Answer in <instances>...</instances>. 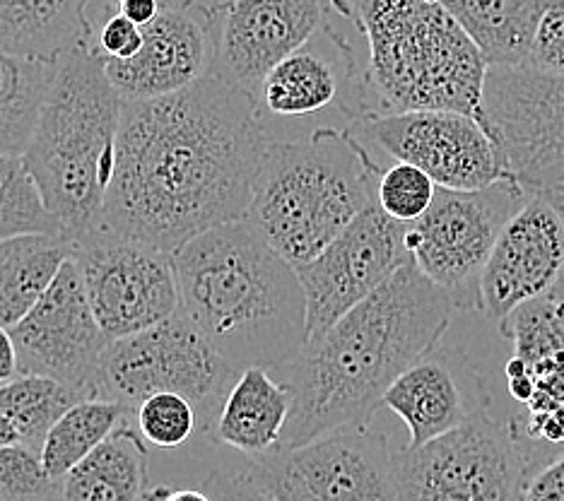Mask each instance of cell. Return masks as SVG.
I'll return each mask as SVG.
<instances>
[{
	"instance_id": "1",
	"label": "cell",
	"mask_w": 564,
	"mask_h": 501,
	"mask_svg": "<svg viewBox=\"0 0 564 501\" xmlns=\"http://www.w3.org/2000/svg\"><path fill=\"white\" fill-rule=\"evenodd\" d=\"M271 138L259 101L215 75L123 101L105 229L174 253L243 220Z\"/></svg>"
},
{
	"instance_id": "2",
	"label": "cell",
	"mask_w": 564,
	"mask_h": 501,
	"mask_svg": "<svg viewBox=\"0 0 564 501\" xmlns=\"http://www.w3.org/2000/svg\"><path fill=\"white\" fill-rule=\"evenodd\" d=\"M456 306L410 261L381 287L306 342L275 371L292 393L280 448L304 446L350 424H369L383 395L417 359L437 350Z\"/></svg>"
},
{
	"instance_id": "3",
	"label": "cell",
	"mask_w": 564,
	"mask_h": 501,
	"mask_svg": "<svg viewBox=\"0 0 564 501\" xmlns=\"http://www.w3.org/2000/svg\"><path fill=\"white\" fill-rule=\"evenodd\" d=\"M182 312L239 374L280 371L306 347V294L297 268L247 220L203 231L174 253Z\"/></svg>"
},
{
	"instance_id": "4",
	"label": "cell",
	"mask_w": 564,
	"mask_h": 501,
	"mask_svg": "<svg viewBox=\"0 0 564 501\" xmlns=\"http://www.w3.org/2000/svg\"><path fill=\"white\" fill-rule=\"evenodd\" d=\"M109 58L89 42L56 63L22 160L61 235L73 243L105 227L107 193L117 170L123 97Z\"/></svg>"
},
{
	"instance_id": "5",
	"label": "cell",
	"mask_w": 564,
	"mask_h": 501,
	"mask_svg": "<svg viewBox=\"0 0 564 501\" xmlns=\"http://www.w3.org/2000/svg\"><path fill=\"white\" fill-rule=\"evenodd\" d=\"M328 3L367 42L365 83L371 116L446 109L482 123V87L490 66L437 0Z\"/></svg>"
},
{
	"instance_id": "6",
	"label": "cell",
	"mask_w": 564,
	"mask_h": 501,
	"mask_svg": "<svg viewBox=\"0 0 564 501\" xmlns=\"http://www.w3.org/2000/svg\"><path fill=\"white\" fill-rule=\"evenodd\" d=\"M381 174L383 166L350 128L271 138L243 220L300 268L377 200Z\"/></svg>"
},
{
	"instance_id": "7",
	"label": "cell",
	"mask_w": 564,
	"mask_h": 501,
	"mask_svg": "<svg viewBox=\"0 0 564 501\" xmlns=\"http://www.w3.org/2000/svg\"><path fill=\"white\" fill-rule=\"evenodd\" d=\"M523 424L480 413L464 427L395 454L403 501H523L535 472Z\"/></svg>"
},
{
	"instance_id": "8",
	"label": "cell",
	"mask_w": 564,
	"mask_h": 501,
	"mask_svg": "<svg viewBox=\"0 0 564 501\" xmlns=\"http://www.w3.org/2000/svg\"><path fill=\"white\" fill-rule=\"evenodd\" d=\"M531 198L533 190L511 176L476 190L437 188L430 210L408 225L413 263L456 312H480L482 270L507 222Z\"/></svg>"
},
{
	"instance_id": "9",
	"label": "cell",
	"mask_w": 564,
	"mask_h": 501,
	"mask_svg": "<svg viewBox=\"0 0 564 501\" xmlns=\"http://www.w3.org/2000/svg\"><path fill=\"white\" fill-rule=\"evenodd\" d=\"M239 371L178 308L162 324L111 340L101 359V397L138 410L155 393H178L196 407L223 405Z\"/></svg>"
},
{
	"instance_id": "10",
	"label": "cell",
	"mask_w": 564,
	"mask_h": 501,
	"mask_svg": "<svg viewBox=\"0 0 564 501\" xmlns=\"http://www.w3.org/2000/svg\"><path fill=\"white\" fill-rule=\"evenodd\" d=\"M249 475L275 501H403L395 454L369 424L253 458Z\"/></svg>"
},
{
	"instance_id": "11",
	"label": "cell",
	"mask_w": 564,
	"mask_h": 501,
	"mask_svg": "<svg viewBox=\"0 0 564 501\" xmlns=\"http://www.w3.org/2000/svg\"><path fill=\"white\" fill-rule=\"evenodd\" d=\"M482 126L502 152L507 176L533 193L564 184V75L490 66Z\"/></svg>"
},
{
	"instance_id": "12",
	"label": "cell",
	"mask_w": 564,
	"mask_h": 501,
	"mask_svg": "<svg viewBox=\"0 0 564 501\" xmlns=\"http://www.w3.org/2000/svg\"><path fill=\"white\" fill-rule=\"evenodd\" d=\"M87 299L99 328L119 340L162 324L182 308L174 255L101 227L75 243Z\"/></svg>"
},
{
	"instance_id": "13",
	"label": "cell",
	"mask_w": 564,
	"mask_h": 501,
	"mask_svg": "<svg viewBox=\"0 0 564 501\" xmlns=\"http://www.w3.org/2000/svg\"><path fill=\"white\" fill-rule=\"evenodd\" d=\"M350 131L391 160L413 164L440 188L476 190L507 176V164L485 126L468 113L425 109L369 116Z\"/></svg>"
},
{
	"instance_id": "14",
	"label": "cell",
	"mask_w": 564,
	"mask_h": 501,
	"mask_svg": "<svg viewBox=\"0 0 564 501\" xmlns=\"http://www.w3.org/2000/svg\"><path fill=\"white\" fill-rule=\"evenodd\" d=\"M410 261L408 225L375 200L316 259L297 268L306 294V342L324 336Z\"/></svg>"
},
{
	"instance_id": "15",
	"label": "cell",
	"mask_w": 564,
	"mask_h": 501,
	"mask_svg": "<svg viewBox=\"0 0 564 501\" xmlns=\"http://www.w3.org/2000/svg\"><path fill=\"white\" fill-rule=\"evenodd\" d=\"M20 374H40L101 397V359L109 338L99 328L75 259L61 265L42 299L10 328Z\"/></svg>"
},
{
	"instance_id": "16",
	"label": "cell",
	"mask_w": 564,
	"mask_h": 501,
	"mask_svg": "<svg viewBox=\"0 0 564 501\" xmlns=\"http://www.w3.org/2000/svg\"><path fill=\"white\" fill-rule=\"evenodd\" d=\"M326 22L324 0H223L215 6L210 75L256 99L265 75Z\"/></svg>"
},
{
	"instance_id": "17",
	"label": "cell",
	"mask_w": 564,
	"mask_h": 501,
	"mask_svg": "<svg viewBox=\"0 0 564 501\" xmlns=\"http://www.w3.org/2000/svg\"><path fill=\"white\" fill-rule=\"evenodd\" d=\"M215 6L205 0H162L158 20L143 28V48L107 70L123 101L158 99L213 73Z\"/></svg>"
},
{
	"instance_id": "18",
	"label": "cell",
	"mask_w": 564,
	"mask_h": 501,
	"mask_svg": "<svg viewBox=\"0 0 564 501\" xmlns=\"http://www.w3.org/2000/svg\"><path fill=\"white\" fill-rule=\"evenodd\" d=\"M256 101L263 121L268 113L310 119L330 107H338L352 123L371 116L365 73L357 68L352 46L330 22L265 75Z\"/></svg>"
},
{
	"instance_id": "19",
	"label": "cell",
	"mask_w": 564,
	"mask_h": 501,
	"mask_svg": "<svg viewBox=\"0 0 564 501\" xmlns=\"http://www.w3.org/2000/svg\"><path fill=\"white\" fill-rule=\"evenodd\" d=\"M564 270V222L543 193L511 217L482 270L480 312L502 320L517 306L555 292Z\"/></svg>"
},
{
	"instance_id": "20",
	"label": "cell",
	"mask_w": 564,
	"mask_h": 501,
	"mask_svg": "<svg viewBox=\"0 0 564 501\" xmlns=\"http://www.w3.org/2000/svg\"><path fill=\"white\" fill-rule=\"evenodd\" d=\"M381 407L403 420L410 434L408 446H422L487 413L490 393L476 367L437 347L393 381Z\"/></svg>"
},
{
	"instance_id": "21",
	"label": "cell",
	"mask_w": 564,
	"mask_h": 501,
	"mask_svg": "<svg viewBox=\"0 0 564 501\" xmlns=\"http://www.w3.org/2000/svg\"><path fill=\"white\" fill-rule=\"evenodd\" d=\"M95 0H0V54L58 63L95 42Z\"/></svg>"
},
{
	"instance_id": "22",
	"label": "cell",
	"mask_w": 564,
	"mask_h": 501,
	"mask_svg": "<svg viewBox=\"0 0 564 501\" xmlns=\"http://www.w3.org/2000/svg\"><path fill=\"white\" fill-rule=\"evenodd\" d=\"M292 410V393L273 371L261 367L243 369L229 389L215 424L217 442L259 458L273 454L282 444Z\"/></svg>"
},
{
	"instance_id": "23",
	"label": "cell",
	"mask_w": 564,
	"mask_h": 501,
	"mask_svg": "<svg viewBox=\"0 0 564 501\" xmlns=\"http://www.w3.org/2000/svg\"><path fill=\"white\" fill-rule=\"evenodd\" d=\"M478 44L487 66H525L538 22L555 0H437Z\"/></svg>"
},
{
	"instance_id": "24",
	"label": "cell",
	"mask_w": 564,
	"mask_h": 501,
	"mask_svg": "<svg viewBox=\"0 0 564 501\" xmlns=\"http://www.w3.org/2000/svg\"><path fill=\"white\" fill-rule=\"evenodd\" d=\"M150 490L148 446L128 420L63 478V501H143Z\"/></svg>"
},
{
	"instance_id": "25",
	"label": "cell",
	"mask_w": 564,
	"mask_h": 501,
	"mask_svg": "<svg viewBox=\"0 0 564 501\" xmlns=\"http://www.w3.org/2000/svg\"><path fill=\"white\" fill-rule=\"evenodd\" d=\"M73 253L75 243L63 235L0 239V326L15 328Z\"/></svg>"
},
{
	"instance_id": "26",
	"label": "cell",
	"mask_w": 564,
	"mask_h": 501,
	"mask_svg": "<svg viewBox=\"0 0 564 501\" xmlns=\"http://www.w3.org/2000/svg\"><path fill=\"white\" fill-rule=\"evenodd\" d=\"M128 417H131V407L117 401H105V397H89V401L73 405L46 434L40 451L46 472L63 482V478L101 442H107Z\"/></svg>"
},
{
	"instance_id": "27",
	"label": "cell",
	"mask_w": 564,
	"mask_h": 501,
	"mask_svg": "<svg viewBox=\"0 0 564 501\" xmlns=\"http://www.w3.org/2000/svg\"><path fill=\"white\" fill-rule=\"evenodd\" d=\"M54 75L56 63L0 54V154L22 157L28 150Z\"/></svg>"
},
{
	"instance_id": "28",
	"label": "cell",
	"mask_w": 564,
	"mask_h": 501,
	"mask_svg": "<svg viewBox=\"0 0 564 501\" xmlns=\"http://www.w3.org/2000/svg\"><path fill=\"white\" fill-rule=\"evenodd\" d=\"M83 401H89L87 393L51 377L18 374L12 381L0 383V410L18 429L20 444L36 451H42L51 427Z\"/></svg>"
},
{
	"instance_id": "29",
	"label": "cell",
	"mask_w": 564,
	"mask_h": 501,
	"mask_svg": "<svg viewBox=\"0 0 564 501\" xmlns=\"http://www.w3.org/2000/svg\"><path fill=\"white\" fill-rule=\"evenodd\" d=\"M499 333L514 342V355L525 364L564 359V299L550 292L517 306L499 320Z\"/></svg>"
},
{
	"instance_id": "30",
	"label": "cell",
	"mask_w": 564,
	"mask_h": 501,
	"mask_svg": "<svg viewBox=\"0 0 564 501\" xmlns=\"http://www.w3.org/2000/svg\"><path fill=\"white\" fill-rule=\"evenodd\" d=\"M20 235H61L18 154H0V239Z\"/></svg>"
},
{
	"instance_id": "31",
	"label": "cell",
	"mask_w": 564,
	"mask_h": 501,
	"mask_svg": "<svg viewBox=\"0 0 564 501\" xmlns=\"http://www.w3.org/2000/svg\"><path fill=\"white\" fill-rule=\"evenodd\" d=\"M0 501H63V482L46 472L36 448L0 446Z\"/></svg>"
},
{
	"instance_id": "32",
	"label": "cell",
	"mask_w": 564,
	"mask_h": 501,
	"mask_svg": "<svg viewBox=\"0 0 564 501\" xmlns=\"http://www.w3.org/2000/svg\"><path fill=\"white\" fill-rule=\"evenodd\" d=\"M196 405L178 393H155L135 410L138 432L158 448L184 446L198 427Z\"/></svg>"
},
{
	"instance_id": "33",
	"label": "cell",
	"mask_w": 564,
	"mask_h": 501,
	"mask_svg": "<svg viewBox=\"0 0 564 501\" xmlns=\"http://www.w3.org/2000/svg\"><path fill=\"white\" fill-rule=\"evenodd\" d=\"M437 184L413 164L395 162L383 170L377 188L379 208L399 222H415L430 210L437 196Z\"/></svg>"
},
{
	"instance_id": "34",
	"label": "cell",
	"mask_w": 564,
	"mask_h": 501,
	"mask_svg": "<svg viewBox=\"0 0 564 501\" xmlns=\"http://www.w3.org/2000/svg\"><path fill=\"white\" fill-rule=\"evenodd\" d=\"M525 66L564 75V0H555L538 22L531 56Z\"/></svg>"
},
{
	"instance_id": "35",
	"label": "cell",
	"mask_w": 564,
	"mask_h": 501,
	"mask_svg": "<svg viewBox=\"0 0 564 501\" xmlns=\"http://www.w3.org/2000/svg\"><path fill=\"white\" fill-rule=\"evenodd\" d=\"M95 46L109 61H128L143 48V28L123 18L121 12L107 8L105 20L95 28Z\"/></svg>"
},
{
	"instance_id": "36",
	"label": "cell",
	"mask_w": 564,
	"mask_h": 501,
	"mask_svg": "<svg viewBox=\"0 0 564 501\" xmlns=\"http://www.w3.org/2000/svg\"><path fill=\"white\" fill-rule=\"evenodd\" d=\"M533 377V395L525 403L529 417H541L555 413L564 405V359H545V362L529 364Z\"/></svg>"
},
{
	"instance_id": "37",
	"label": "cell",
	"mask_w": 564,
	"mask_h": 501,
	"mask_svg": "<svg viewBox=\"0 0 564 501\" xmlns=\"http://www.w3.org/2000/svg\"><path fill=\"white\" fill-rule=\"evenodd\" d=\"M205 492L213 501H275L251 475L213 472L205 482Z\"/></svg>"
},
{
	"instance_id": "38",
	"label": "cell",
	"mask_w": 564,
	"mask_h": 501,
	"mask_svg": "<svg viewBox=\"0 0 564 501\" xmlns=\"http://www.w3.org/2000/svg\"><path fill=\"white\" fill-rule=\"evenodd\" d=\"M523 501H564V454L531 475Z\"/></svg>"
},
{
	"instance_id": "39",
	"label": "cell",
	"mask_w": 564,
	"mask_h": 501,
	"mask_svg": "<svg viewBox=\"0 0 564 501\" xmlns=\"http://www.w3.org/2000/svg\"><path fill=\"white\" fill-rule=\"evenodd\" d=\"M523 429L535 444H564V405L550 415L525 417Z\"/></svg>"
},
{
	"instance_id": "40",
	"label": "cell",
	"mask_w": 564,
	"mask_h": 501,
	"mask_svg": "<svg viewBox=\"0 0 564 501\" xmlns=\"http://www.w3.org/2000/svg\"><path fill=\"white\" fill-rule=\"evenodd\" d=\"M505 379L509 385V393L514 401H519L521 405H525L531 401L533 395V377H531V369L529 364L523 362L521 357H511L507 367H505Z\"/></svg>"
},
{
	"instance_id": "41",
	"label": "cell",
	"mask_w": 564,
	"mask_h": 501,
	"mask_svg": "<svg viewBox=\"0 0 564 501\" xmlns=\"http://www.w3.org/2000/svg\"><path fill=\"white\" fill-rule=\"evenodd\" d=\"M160 10L162 0H121V3H117V12L135 22L138 28H148V24L155 22Z\"/></svg>"
},
{
	"instance_id": "42",
	"label": "cell",
	"mask_w": 564,
	"mask_h": 501,
	"mask_svg": "<svg viewBox=\"0 0 564 501\" xmlns=\"http://www.w3.org/2000/svg\"><path fill=\"white\" fill-rule=\"evenodd\" d=\"M20 374V362H18V347L12 340L10 328L0 326V383H8Z\"/></svg>"
},
{
	"instance_id": "43",
	"label": "cell",
	"mask_w": 564,
	"mask_h": 501,
	"mask_svg": "<svg viewBox=\"0 0 564 501\" xmlns=\"http://www.w3.org/2000/svg\"><path fill=\"white\" fill-rule=\"evenodd\" d=\"M535 193H543V196L553 203V208L560 213L562 222H564V184L562 186H553V188H545V190H535ZM555 294H560V297L564 299V270H562V277L557 282L555 287Z\"/></svg>"
},
{
	"instance_id": "44",
	"label": "cell",
	"mask_w": 564,
	"mask_h": 501,
	"mask_svg": "<svg viewBox=\"0 0 564 501\" xmlns=\"http://www.w3.org/2000/svg\"><path fill=\"white\" fill-rule=\"evenodd\" d=\"M8 444H20V434L15 427H12V422L8 420L3 410H0V446H8Z\"/></svg>"
},
{
	"instance_id": "45",
	"label": "cell",
	"mask_w": 564,
	"mask_h": 501,
	"mask_svg": "<svg viewBox=\"0 0 564 501\" xmlns=\"http://www.w3.org/2000/svg\"><path fill=\"white\" fill-rule=\"evenodd\" d=\"M162 501H213L208 497V492H198V490H178V492H172L166 494Z\"/></svg>"
},
{
	"instance_id": "46",
	"label": "cell",
	"mask_w": 564,
	"mask_h": 501,
	"mask_svg": "<svg viewBox=\"0 0 564 501\" xmlns=\"http://www.w3.org/2000/svg\"><path fill=\"white\" fill-rule=\"evenodd\" d=\"M166 494H170V490H166V487H152V490L145 494V499L143 501H162Z\"/></svg>"
},
{
	"instance_id": "47",
	"label": "cell",
	"mask_w": 564,
	"mask_h": 501,
	"mask_svg": "<svg viewBox=\"0 0 564 501\" xmlns=\"http://www.w3.org/2000/svg\"><path fill=\"white\" fill-rule=\"evenodd\" d=\"M205 3H210V0H205Z\"/></svg>"
}]
</instances>
